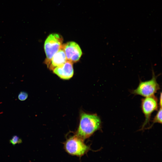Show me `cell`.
Segmentation results:
<instances>
[{"label": "cell", "mask_w": 162, "mask_h": 162, "mask_svg": "<svg viewBox=\"0 0 162 162\" xmlns=\"http://www.w3.org/2000/svg\"><path fill=\"white\" fill-rule=\"evenodd\" d=\"M79 118V126L76 134L83 140L90 137L101 128V119L96 114L82 111Z\"/></svg>", "instance_id": "6da1fadb"}, {"label": "cell", "mask_w": 162, "mask_h": 162, "mask_svg": "<svg viewBox=\"0 0 162 162\" xmlns=\"http://www.w3.org/2000/svg\"><path fill=\"white\" fill-rule=\"evenodd\" d=\"M84 140L76 134L70 136L64 142V148L69 154L81 157L90 149V147L84 143Z\"/></svg>", "instance_id": "7a4b0ae2"}, {"label": "cell", "mask_w": 162, "mask_h": 162, "mask_svg": "<svg viewBox=\"0 0 162 162\" xmlns=\"http://www.w3.org/2000/svg\"><path fill=\"white\" fill-rule=\"evenodd\" d=\"M158 75H156L152 70V77L149 80L142 81L140 80L139 85L135 89L131 91L132 94L145 97L154 95L160 89V86L157 81Z\"/></svg>", "instance_id": "3957f363"}, {"label": "cell", "mask_w": 162, "mask_h": 162, "mask_svg": "<svg viewBox=\"0 0 162 162\" xmlns=\"http://www.w3.org/2000/svg\"><path fill=\"white\" fill-rule=\"evenodd\" d=\"M63 38L60 34L52 33L50 34L45 40L44 48L46 58L44 63L48 62L53 56L62 48Z\"/></svg>", "instance_id": "277c9868"}, {"label": "cell", "mask_w": 162, "mask_h": 162, "mask_svg": "<svg viewBox=\"0 0 162 162\" xmlns=\"http://www.w3.org/2000/svg\"><path fill=\"white\" fill-rule=\"evenodd\" d=\"M141 108L145 117V120L141 128L142 130L148 123L152 113L158 108V99L153 95L145 97L141 100Z\"/></svg>", "instance_id": "5b68a950"}, {"label": "cell", "mask_w": 162, "mask_h": 162, "mask_svg": "<svg viewBox=\"0 0 162 162\" xmlns=\"http://www.w3.org/2000/svg\"><path fill=\"white\" fill-rule=\"evenodd\" d=\"M62 48L65 52L67 60L72 63L79 61L82 55L80 47L74 42L70 41L63 44Z\"/></svg>", "instance_id": "8992f818"}, {"label": "cell", "mask_w": 162, "mask_h": 162, "mask_svg": "<svg viewBox=\"0 0 162 162\" xmlns=\"http://www.w3.org/2000/svg\"><path fill=\"white\" fill-rule=\"evenodd\" d=\"M52 70L55 74L61 79H69L73 76L74 74L73 63L67 60L64 63L55 68Z\"/></svg>", "instance_id": "52a82bcc"}, {"label": "cell", "mask_w": 162, "mask_h": 162, "mask_svg": "<svg viewBox=\"0 0 162 162\" xmlns=\"http://www.w3.org/2000/svg\"><path fill=\"white\" fill-rule=\"evenodd\" d=\"M67 60L65 52L62 48L48 62L46 63L47 67L51 70L64 63Z\"/></svg>", "instance_id": "ba28073f"}, {"label": "cell", "mask_w": 162, "mask_h": 162, "mask_svg": "<svg viewBox=\"0 0 162 162\" xmlns=\"http://www.w3.org/2000/svg\"><path fill=\"white\" fill-rule=\"evenodd\" d=\"M155 123H162V107H160L159 110L153 119L152 124L149 127V128H151L152 125Z\"/></svg>", "instance_id": "9c48e42d"}, {"label": "cell", "mask_w": 162, "mask_h": 162, "mask_svg": "<svg viewBox=\"0 0 162 162\" xmlns=\"http://www.w3.org/2000/svg\"><path fill=\"white\" fill-rule=\"evenodd\" d=\"M10 142L13 146L19 144L22 142V140L18 136L14 135L10 140Z\"/></svg>", "instance_id": "30bf717a"}, {"label": "cell", "mask_w": 162, "mask_h": 162, "mask_svg": "<svg viewBox=\"0 0 162 162\" xmlns=\"http://www.w3.org/2000/svg\"><path fill=\"white\" fill-rule=\"evenodd\" d=\"M28 97V94L25 92H20L18 95L19 99L21 101H24L27 99Z\"/></svg>", "instance_id": "8fae6325"}, {"label": "cell", "mask_w": 162, "mask_h": 162, "mask_svg": "<svg viewBox=\"0 0 162 162\" xmlns=\"http://www.w3.org/2000/svg\"><path fill=\"white\" fill-rule=\"evenodd\" d=\"M159 106L160 107H162V94L161 92L160 96Z\"/></svg>", "instance_id": "7c38bea8"}]
</instances>
